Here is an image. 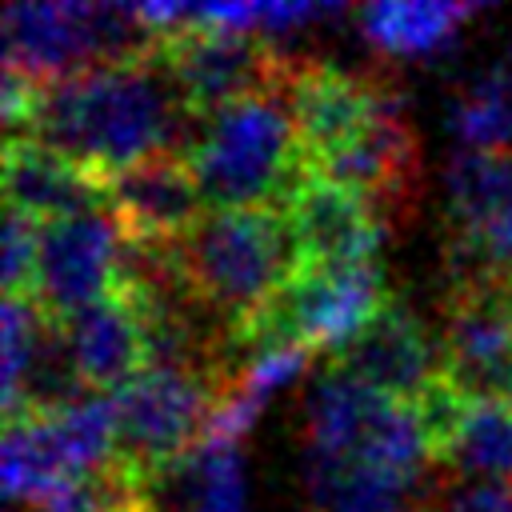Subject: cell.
<instances>
[{"label":"cell","instance_id":"cell-1","mask_svg":"<svg viewBox=\"0 0 512 512\" xmlns=\"http://www.w3.org/2000/svg\"><path fill=\"white\" fill-rule=\"evenodd\" d=\"M192 112L156 56L96 64L36 84L28 124L16 136L40 140L108 184V176L156 152H184Z\"/></svg>","mask_w":512,"mask_h":512},{"label":"cell","instance_id":"cell-2","mask_svg":"<svg viewBox=\"0 0 512 512\" xmlns=\"http://www.w3.org/2000/svg\"><path fill=\"white\" fill-rule=\"evenodd\" d=\"M184 156L200 180L208 208L284 212L288 196L308 176L288 84L248 92L208 116H196Z\"/></svg>","mask_w":512,"mask_h":512},{"label":"cell","instance_id":"cell-3","mask_svg":"<svg viewBox=\"0 0 512 512\" xmlns=\"http://www.w3.org/2000/svg\"><path fill=\"white\" fill-rule=\"evenodd\" d=\"M176 260L188 292L228 332L264 308L300 264L276 208H208L176 244Z\"/></svg>","mask_w":512,"mask_h":512},{"label":"cell","instance_id":"cell-4","mask_svg":"<svg viewBox=\"0 0 512 512\" xmlns=\"http://www.w3.org/2000/svg\"><path fill=\"white\" fill-rule=\"evenodd\" d=\"M156 48V32L136 8L116 4H8L4 8V68L36 84L72 72L136 60Z\"/></svg>","mask_w":512,"mask_h":512},{"label":"cell","instance_id":"cell-5","mask_svg":"<svg viewBox=\"0 0 512 512\" xmlns=\"http://www.w3.org/2000/svg\"><path fill=\"white\" fill-rule=\"evenodd\" d=\"M304 452L332 460H364L424 480L432 448L412 404L392 400L336 368H324L304 404Z\"/></svg>","mask_w":512,"mask_h":512},{"label":"cell","instance_id":"cell-6","mask_svg":"<svg viewBox=\"0 0 512 512\" xmlns=\"http://www.w3.org/2000/svg\"><path fill=\"white\" fill-rule=\"evenodd\" d=\"M116 400V460L136 468L144 480H160L204 444L220 388L208 376L180 368H144Z\"/></svg>","mask_w":512,"mask_h":512},{"label":"cell","instance_id":"cell-7","mask_svg":"<svg viewBox=\"0 0 512 512\" xmlns=\"http://www.w3.org/2000/svg\"><path fill=\"white\" fill-rule=\"evenodd\" d=\"M156 56L172 72L192 116H208L248 92L288 84L292 64L264 44L256 32L216 28L192 16L184 4V20L168 32H156Z\"/></svg>","mask_w":512,"mask_h":512},{"label":"cell","instance_id":"cell-8","mask_svg":"<svg viewBox=\"0 0 512 512\" xmlns=\"http://www.w3.org/2000/svg\"><path fill=\"white\" fill-rule=\"evenodd\" d=\"M120 256H124V232L108 208L48 220L40 224L32 300L52 320H64L112 292Z\"/></svg>","mask_w":512,"mask_h":512},{"label":"cell","instance_id":"cell-9","mask_svg":"<svg viewBox=\"0 0 512 512\" xmlns=\"http://www.w3.org/2000/svg\"><path fill=\"white\" fill-rule=\"evenodd\" d=\"M104 196L120 232L140 244H180L208 212L184 152H156L128 164L124 172L108 176Z\"/></svg>","mask_w":512,"mask_h":512},{"label":"cell","instance_id":"cell-10","mask_svg":"<svg viewBox=\"0 0 512 512\" xmlns=\"http://www.w3.org/2000/svg\"><path fill=\"white\" fill-rule=\"evenodd\" d=\"M328 368L404 404H412L444 372L440 352L432 348L420 316L400 296H388L376 316L328 356Z\"/></svg>","mask_w":512,"mask_h":512},{"label":"cell","instance_id":"cell-11","mask_svg":"<svg viewBox=\"0 0 512 512\" xmlns=\"http://www.w3.org/2000/svg\"><path fill=\"white\" fill-rule=\"evenodd\" d=\"M288 104H292L304 160L316 164L320 156L348 144L380 112L400 104V96L392 88H384V80H376V76H360V72H344L336 64L304 60V64H292Z\"/></svg>","mask_w":512,"mask_h":512},{"label":"cell","instance_id":"cell-12","mask_svg":"<svg viewBox=\"0 0 512 512\" xmlns=\"http://www.w3.org/2000/svg\"><path fill=\"white\" fill-rule=\"evenodd\" d=\"M284 220H288L296 256L312 264H372L384 240L380 212L360 192L312 168L288 196Z\"/></svg>","mask_w":512,"mask_h":512},{"label":"cell","instance_id":"cell-13","mask_svg":"<svg viewBox=\"0 0 512 512\" xmlns=\"http://www.w3.org/2000/svg\"><path fill=\"white\" fill-rule=\"evenodd\" d=\"M312 172L360 192L380 220L396 216L416 188V136L400 116V104L364 124L348 144L308 164Z\"/></svg>","mask_w":512,"mask_h":512},{"label":"cell","instance_id":"cell-14","mask_svg":"<svg viewBox=\"0 0 512 512\" xmlns=\"http://www.w3.org/2000/svg\"><path fill=\"white\" fill-rule=\"evenodd\" d=\"M60 332H64V344H68V356H72V368L84 392L112 396L148 368L140 316L120 292H108L96 304L64 316Z\"/></svg>","mask_w":512,"mask_h":512},{"label":"cell","instance_id":"cell-15","mask_svg":"<svg viewBox=\"0 0 512 512\" xmlns=\"http://www.w3.org/2000/svg\"><path fill=\"white\" fill-rule=\"evenodd\" d=\"M4 200L12 212L32 216L36 224L80 216L108 208L104 180L88 168L72 164L68 156L44 148L28 136H8L4 148Z\"/></svg>","mask_w":512,"mask_h":512},{"label":"cell","instance_id":"cell-16","mask_svg":"<svg viewBox=\"0 0 512 512\" xmlns=\"http://www.w3.org/2000/svg\"><path fill=\"white\" fill-rule=\"evenodd\" d=\"M304 488L316 512H424L432 480H416L364 460L304 452Z\"/></svg>","mask_w":512,"mask_h":512},{"label":"cell","instance_id":"cell-17","mask_svg":"<svg viewBox=\"0 0 512 512\" xmlns=\"http://www.w3.org/2000/svg\"><path fill=\"white\" fill-rule=\"evenodd\" d=\"M436 468L464 480L512 484V396H476L436 452Z\"/></svg>","mask_w":512,"mask_h":512},{"label":"cell","instance_id":"cell-18","mask_svg":"<svg viewBox=\"0 0 512 512\" xmlns=\"http://www.w3.org/2000/svg\"><path fill=\"white\" fill-rule=\"evenodd\" d=\"M68 480H76V476L64 460L52 412L24 408L16 416H4V488H8V496L24 500V504H40Z\"/></svg>","mask_w":512,"mask_h":512},{"label":"cell","instance_id":"cell-19","mask_svg":"<svg viewBox=\"0 0 512 512\" xmlns=\"http://www.w3.org/2000/svg\"><path fill=\"white\" fill-rule=\"evenodd\" d=\"M472 16L468 4H364L356 8V24L364 40L388 56H432L440 52L460 24Z\"/></svg>","mask_w":512,"mask_h":512},{"label":"cell","instance_id":"cell-20","mask_svg":"<svg viewBox=\"0 0 512 512\" xmlns=\"http://www.w3.org/2000/svg\"><path fill=\"white\" fill-rule=\"evenodd\" d=\"M448 272L452 280L476 276H512V184L496 200V208L464 236L448 244Z\"/></svg>","mask_w":512,"mask_h":512},{"label":"cell","instance_id":"cell-21","mask_svg":"<svg viewBox=\"0 0 512 512\" xmlns=\"http://www.w3.org/2000/svg\"><path fill=\"white\" fill-rule=\"evenodd\" d=\"M424 512H512V484L440 476L424 500Z\"/></svg>","mask_w":512,"mask_h":512},{"label":"cell","instance_id":"cell-22","mask_svg":"<svg viewBox=\"0 0 512 512\" xmlns=\"http://www.w3.org/2000/svg\"><path fill=\"white\" fill-rule=\"evenodd\" d=\"M36 252H40V224L8 208L4 216V292L32 296L36 284Z\"/></svg>","mask_w":512,"mask_h":512},{"label":"cell","instance_id":"cell-23","mask_svg":"<svg viewBox=\"0 0 512 512\" xmlns=\"http://www.w3.org/2000/svg\"><path fill=\"white\" fill-rule=\"evenodd\" d=\"M508 396H512V388H508Z\"/></svg>","mask_w":512,"mask_h":512}]
</instances>
